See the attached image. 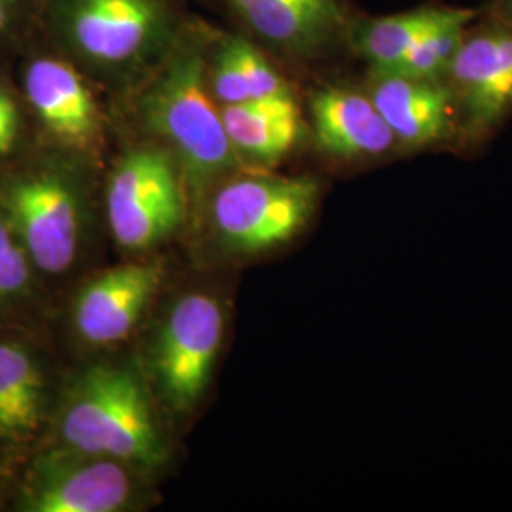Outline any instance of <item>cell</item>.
Returning <instances> with one entry per match:
<instances>
[{
	"label": "cell",
	"mask_w": 512,
	"mask_h": 512,
	"mask_svg": "<svg viewBox=\"0 0 512 512\" xmlns=\"http://www.w3.org/2000/svg\"><path fill=\"white\" fill-rule=\"evenodd\" d=\"M446 6L427 2L387 16L359 12L349 31L351 59L363 61L366 69L397 71L421 35L444 14Z\"/></svg>",
	"instance_id": "e0dca14e"
},
{
	"label": "cell",
	"mask_w": 512,
	"mask_h": 512,
	"mask_svg": "<svg viewBox=\"0 0 512 512\" xmlns=\"http://www.w3.org/2000/svg\"><path fill=\"white\" fill-rule=\"evenodd\" d=\"M444 82L456 110L458 129L482 137L512 110V25L478 10L469 23Z\"/></svg>",
	"instance_id": "9c48e42d"
},
{
	"label": "cell",
	"mask_w": 512,
	"mask_h": 512,
	"mask_svg": "<svg viewBox=\"0 0 512 512\" xmlns=\"http://www.w3.org/2000/svg\"><path fill=\"white\" fill-rule=\"evenodd\" d=\"M76 186L71 158L46 148L0 167V211L42 274H63L73 266L80 238Z\"/></svg>",
	"instance_id": "5b68a950"
},
{
	"label": "cell",
	"mask_w": 512,
	"mask_h": 512,
	"mask_svg": "<svg viewBox=\"0 0 512 512\" xmlns=\"http://www.w3.org/2000/svg\"><path fill=\"white\" fill-rule=\"evenodd\" d=\"M33 262L0 211V315L19 306L33 287Z\"/></svg>",
	"instance_id": "ffe728a7"
},
{
	"label": "cell",
	"mask_w": 512,
	"mask_h": 512,
	"mask_svg": "<svg viewBox=\"0 0 512 512\" xmlns=\"http://www.w3.org/2000/svg\"><path fill=\"white\" fill-rule=\"evenodd\" d=\"M46 414V380L37 353L0 336V448L18 450L37 437Z\"/></svg>",
	"instance_id": "2e32d148"
},
{
	"label": "cell",
	"mask_w": 512,
	"mask_h": 512,
	"mask_svg": "<svg viewBox=\"0 0 512 512\" xmlns=\"http://www.w3.org/2000/svg\"><path fill=\"white\" fill-rule=\"evenodd\" d=\"M12 71L29 110L38 147L65 158L92 160L105 147V114L97 86L37 33L16 57Z\"/></svg>",
	"instance_id": "8992f818"
},
{
	"label": "cell",
	"mask_w": 512,
	"mask_h": 512,
	"mask_svg": "<svg viewBox=\"0 0 512 512\" xmlns=\"http://www.w3.org/2000/svg\"><path fill=\"white\" fill-rule=\"evenodd\" d=\"M310 126L317 147L340 160L380 158L397 141L365 86L323 82L308 97Z\"/></svg>",
	"instance_id": "4fadbf2b"
},
{
	"label": "cell",
	"mask_w": 512,
	"mask_h": 512,
	"mask_svg": "<svg viewBox=\"0 0 512 512\" xmlns=\"http://www.w3.org/2000/svg\"><path fill=\"white\" fill-rule=\"evenodd\" d=\"M224 332L219 302L209 294H186L165 319L154 366L167 401L186 410L209 384Z\"/></svg>",
	"instance_id": "8fae6325"
},
{
	"label": "cell",
	"mask_w": 512,
	"mask_h": 512,
	"mask_svg": "<svg viewBox=\"0 0 512 512\" xmlns=\"http://www.w3.org/2000/svg\"><path fill=\"white\" fill-rule=\"evenodd\" d=\"M366 93L391 129L397 147L425 148L458 133V110L444 78L366 69Z\"/></svg>",
	"instance_id": "7c38bea8"
},
{
	"label": "cell",
	"mask_w": 512,
	"mask_h": 512,
	"mask_svg": "<svg viewBox=\"0 0 512 512\" xmlns=\"http://www.w3.org/2000/svg\"><path fill=\"white\" fill-rule=\"evenodd\" d=\"M183 169L156 141L129 147L107 184V215L114 239L129 251H145L169 238L184 217Z\"/></svg>",
	"instance_id": "52a82bcc"
},
{
	"label": "cell",
	"mask_w": 512,
	"mask_h": 512,
	"mask_svg": "<svg viewBox=\"0 0 512 512\" xmlns=\"http://www.w3.org/2000/svg\"><path fill=\"white\" fill-rule=\"evenodd\" d=\"M476 14L478 10L471 8L446 6L444 14L421 35L397 71L420 78H444V73L452 57L458 52L463 35Z\"/></svg>",
	"instance_id": "ac0fdd59"
},
{
	"label": "cell",
	"mask_w": 512,
	"mask_h": 512,
	"mask_svg": "<svg viewBox=\"0 0 512 512\" xmlns=\"http://www.w3.org/2000/svg\"><path fill=\"white\" fill-rule=\"evenodd\" d=\"M59 437L67 448L131 467H156L165 458L147 393L124 366H93L74 382L59 410Z\"/></svg>",
	"instance_id": "3957f363"
},
{
	"label": "cell",
	"mask_w": 512,
	"mask_h": 512,
	"mask_svg": "<svg viewBox=\"0 0 512 512\" xmlns=\"http://www.w3.org/2000/svg\"><path fill=\"white\" fill-rule=\"evenodd\" d=\"M162 283L160 264H126L92 279L76 298L74 327L95 346H110L135 329Z\"/></svg>",
	"instance_id": "5bb4252c"
},
{
	"label": "cell",
	"mask_w": 512,
	"mask_h": 512,
	"mask_svg": "<svg viewBox=\"0 0 512 512\" xmlns=\"http://www.w3.org/2000/svg\"><path fill=\"white\" fill-rule=\"evenodd\" d=\"M211 213L222 239L234 249L256 253L275 247L308 222L319 196L310 177L230 173L219 181Z\"/></svg>",
	"instance_id": "ba28073f"
},
{
	"label": "cell",
	"mask_w": 512,
	"mask_h": 512,
	"mask_svg": "<svg viewBox=\"0 0 512 512\" xmlns=\"http://www.w3.org/2000/svg\"><path fill=\"white\" fill-rule=\"evenodd\" d=\"M190 18L186 0H38L37 35L97 88L128 95Z\"/></svg>",
	"instance_id": "6da1fadb"
},
{
	"label": "cell",
	"mask_w": 512,
	"mask_h": 512,
	"mask_svg": "<svg viewBox=\"0 0 512 512\" xmlns=\"http://www.w3.org/2000/svg\"><path fill=\"white\" fill-rule=\"evenodd\" d=\"M207 29L209 21L192 14L164 61L128 93L145 137L175 156L186 186L194 190L213 186L241 167L205 82Z\"/></svg>",
	"instance_id": "7a4b0ae2"
},
{
	"label": "cell",
	"mask_w": 512,
	"mask_h": 512,
	"mask_svg": "<svg viewBox=\"0 0 512 512\" xmlns=\"http://www.w3.org/2000/svg\"><path fill=\"white\" fill-rule=\"evenodd\" d=\"M220 114L241 165H274L285 160L306 129L296 93L220 107Z\"/></svg>",
	"instance_id": "9a60e30c"
},
{
	"label": "cell",
	"mask_w": 512,
	"mask_h": 512,
	"mask_svg": "<svg viewBox=\"0 0 512 512\" xmlns=\"http://www.w3.org/2000/svg\"><path fill=\"white\" fill-rule=\"evenodd\" d=\"M480 12L512 25V0H490L480 8Z\"/></svg>",
	"instance_id": "7402d4cb"
},
{
	"label": "cell",
	"mask_w": 512,
	"mask_h": 512,
	"mask_svg": "<svg viewBox=\"0 0 512 512\" xmlns=\"http://www.w3.org/2000/svg\"><path fill=\"white\" fill-rule=\"evenodd\" d=\"M38 147L29 110L19 92L12 61H0V167Z\"/></svg>",
	"instance_id": "d6986e66"
},
{
	"label": "cell",
	"mask_w": 512,
	"mask_h": 512,
	"mask_svg": "<svg viewBox=\"0 0 512 512\" xmlns=\"http://www.w3.org/2000/svg\"><path fill=\"white\" fill-rule=\"evenodd\" d=\"M293 78L351 59L353 0H196Z\"/></svg>",
	"instance_id": "277c9868"
},
{
	"label": "cell",
	"mask_w": 512,
	"mask_h": 512,
	"mask_svg": "<svg viewBox=\"0 0 512 512\" xmlns=\"http://www.w3.org/2000/svg\"><path fill=\"white\" fill-rule=\"evenodd\" d=\"M128 463L93 456L61 444L33 463L19 511L120 512L135 497Z\"/></svg>",
	"instance_id": "30bf717a"
},
{
	"label": "cell",
	"mask_w": 512,
	"mask_h": 512,
	"mask_svg": "<svg viewBox=\"0 0 512 512\" xmlns=\"http://www.w3.org/2000/svg\"><path fill=\"white\" fill-rule=\"evenodd\" d=\"M38 0H0V61H12L37 33Z\"/></svg>",
	"instance_id": "44dd1931"
}]
</instances>
